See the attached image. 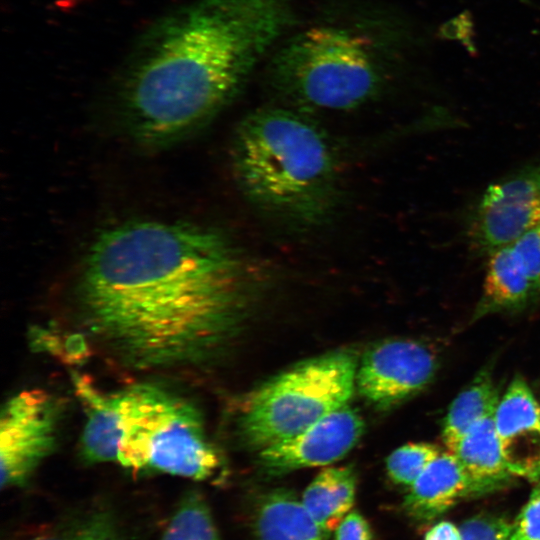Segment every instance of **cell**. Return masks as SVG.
I'll return each instance as SVG.
<instances>
[{
    "label": "cell",
    "mask_w": 540,
    "mask_h": 540,
    "mask_svg": "<svg viewBox=\"0 0 540 540\" xmlns=\"http://www.w3.org/2000/svg\"><path fill=\"white\" fill-rule=\"evenodd\" d=\"M357 367L354 353L337 351L303 361L273 377L242 409V440L260 451L346 406L356 385Z\"/></svg>",
    "instance_id": "6"
},
{
    "label": "cell",
    "mask_w": 540,
    "mask_h": 540,
    "mask_svg": "<svg viewBox=\"0 0 540 540\" xmlns=\"http://www.w3.org/2000/svg\"><path fill=\"white\" fill-rule=\"evenodd\" d=\"M539 225L540 163L488 187L473 216L470 235L476 248L491 253Z\"/></svg>",
    "instance_id": "9"
},
{
    "label": "cell",
    "mask_w": 540,
    "mask_h": 540,
    "mask_svg": "<svg viewBox=\"0 0 540 540\" xmlns=\"http://www.w3.org/2000/svg\"><path fill=\"white\" fill-rule=\"evenodd\" d=\"M511 540H540V484L512 522Z\"/></svg>",
    "instance_id": "24"
},
{
    "label": "cell",
    "mask_w": 540,
    "mask_h": 540,
    "mask_svg": "<svg viewBox=\"0 0 540 540\" xmlns=\"http://www.w3.org/2000/svg\"><path fill=\"white\" fill-rule=\"evenodd\" d=\"M270 80L290 107L348 111L376 96L382 74L369 41L345 29L314 27L275 55Z\"/></svg>",
    "instance_id": "4"
},
{
    "label": "cell",
    "mask_w": 540,
    "mask_h": 540,
    "mask_svg": "<svg viewBox=\"0 0 540 540\" xmlns=\"http://www.w3.org/2000/svg\"><path fill=\"white\" fill-rule=\"evenodd\" d=\"M438 366L432 350L415 340L390 339L371 347L356 372V387L371 404L388 409L422 391Z\"/></svg>",
    "instance_id": "8"
},
{
    "label": "cell",
    "mask_w": 540,
    "mask_h": 540,
    "mask_svg": "<svg viewBox=\"0 0 540 540\" xmlns=\"http://www.w3.org/2000/svg\"><path fill=\"white\" fill-rule=\"evenodd\" d=\"M122 466L205 480L219 468L199 409L159 385L136 384L120 392Z\"/></svg>",
    "instance_id": "5"
},
{
    "label": "cell",
    "mask_w": 540,
    "mask_h": 540,
    "mask_svg": "<svg viewBox=\"0 0 540 540\" xmlns=\"http://www.w3.org/2000/svg\"><path fill=\"white\" fill-rule=\"evenodd\" d=\"M451 453L471 477L491 490L513 478L501 453L493 415L464 434Z\"/></svg>",
    "instance_id": "17"
},
{
    "label": "cell",
    "mask_w": 540,
    "mask_h": 540,
    "mask_svg": "<svg viewBox=\"0 0 540 540\" xmlns=\"http://www.w3.org/2000/svg\"><path fill=\"white\" fill-rule=\"evenodd\" d=\"M504 462L513 477L540 478V405L522 377H515L493 415Z\"/></svg>",
    "instance_id": "11"
},
{
    "label": "cell",
    "mask_w": 540,
    "mask_h": 540,
    "mask_svg": "<svg viewBox=\"0 0 540 540\" xmlns=\"http://www.w3.org/2000/svg\"><path fill=\"white\" fill-rule=\"evenodd\" d=\"M465 540H511L512 522L493 515H477L461 525Z\"/></svg>",
    "instance_id": "23"
},
{
    "label": "cell",
    "mask_w": 540,
    "mask_h": 540,
    "mask_svg": "<svg viewBox=\"0 0 540 540\" xmlns=\"http://www.w3.org/2000/svg\"><path fill=\"white\" fill-rule=\"evenodd\" d=\"M32 540H123V538L112 519L95 514Z\"/></svg>",
    "instance_id": "21"
},
{
    "label": "cell",
    "mask_w": 540,
    "mask_h": 540,
    "mask_svg": "<svg viewBox=\"0 0 540 540\" xmlns=\"http://www.w3.org/2000/svg\"><path fill=\"white\" fill-rule=\"evenodd\" d=\"M256 540H325L302 500L291 492L275 490L258 502L253 516Z\"/></svg>",
    "instance_id": "15"
},
{
    "label": "cell",
    "mask_w": 540,
    "mask_h": 540,
    "mask_svg": "<svg viewBox=\"0 0 540 540\" xmlns=\"http://www.w3.org/2000/svg\"><path fill=\"white\" fill-rule=\"evenodd\" d=\"M75 393L85 411L81 455L89 463L117 462L121 439V394L100 390L84 374L73 372Z\"/></svg>",
    "instance_id": "13"
},
{
    "label": "cell",
    "mask_w": 540,
    "mask_h": 540,
    "mask_svg": "<svg viewBox=\"0 0 540 540\" xmlns=\"http://www.w3.org/2000/svg\"><path fill=\"white\" fill-rule=\"evenodd\" d=\"M441 452L431 443H407L388 456L387 473L395 483L409 488Z\"/></svg>",
    "instance_id": "20"
},
{
    "label": "cell",
    "mask_w": 540,
    "mask_h": 540,
    "mask_svg": "<svg viewBox=\"0 0 540 540\" xmlns=\"http://www.w3.org/2000/svg\"><path fill=\"white\" fill-rule=\"evenodd\" d=\"M424 540H465L460 526L450 521H439L425 534Z\"/></svg>",
    "instance_id": "27"
},
{
    "label": "cell",
    "mask_w": 540,
    "mask_h": 540,
    "mask_svg": "<svg viewBox=\"0 0 540 540\" xmlns=\"http://www.w3.org/2000/svg\"><path fill=\"white\" fill-rule=\"evenodd\" d=\"M231 155L242 194L267 216L305 229L334 215L341 195L336 150L305 111L271 106L249 113Z\"/></svg>",
    "instance_id": "3"
},
{
    "label": "cell",
    "mask_w": 540,
    "mask_h": 540,
    "mask_svg": "<svg viewBox=\"0 0 540 540\" xmlns=\"http://www.w3.org/2000/svg\"><path fill=\"white\" fill-rule=\"evenodd\" d=\"M532 284L534 293L540 295V225L536 226L510 244Z\"/></svg>",
    "instance_id": "22"
},
{
    "label": "cell",
    "mask_w": 540,
    "mask_h": 540,
    "mask_svg": "<svg viewBox=\"0 0 540 540\" xmlns=\"http://www.w3.org/2000/svg\"><path fill=\"white\" fill-rule=\"evenodd\" d=\"M162 540H220L208 505L199 495L192 493L183 499Z\"/></svg>",
    "instance_id": "19"
},
{
    "label": "cell",
    "mask_w": 540,
    "mask_h": 540,
    "mask_svg": "<svg viewBox=\"0 0 540 540\" xmlns=\"http://www.w3.org/2000/svg\"><path fill=\"white\" fill-rule=\"evenodd\" d=\"M499 400L490 373L482 370L452 401L443 420L441 437L447 451L452 452L473 426L494 415Z\"/></svg>",
    "instance_id": "18"
},
{
    "label": "cell",
    "mask_w": 540,
    "mask_h": 540,
    "mask_svg": "<svg viewBox=\"0 0 540 540\" xmlns=\"http://www.w3.org/2000/svg\"><path fill=\"white\" fill-rule=\"evenodd\" d=\"M61 408L40 389L23 390L6 401L0 421L2 488L23 484L54 450Z\"/></svg>",
    "instance_id": "7"
},
{
    "label": "cell",
    "mask_w": 540,
    "mask_h": 540,
    "mask_svg": "<svg viewBox=\"0 0 540 540\" xmlns=\"http://www.w3.org/2000/svg\"><path fill=\"white\" fill-rule=\"evenodd\" d=\"M363 432L362 417L346 405L303 432L258 451V464L269 476L331 464L343 458Z\"/></svg>",
    "instance_id": "10"
},
{
    "label": "cell",
    "mask_w": 540,
    "mask_h": 540,
    "mask_svg": "<svg viewBox=\"0 0 540 540\" xmlns=\"http://www.w3.org/2000/svg\"><path fill=\"white\" fill-rule=\"evenodd\" d=\"M357 477L352 467L323 469L306 487L302 503L319 525L325 538L352 511Z\"/></svg>",
    "instance_id": "16"
},
{
    "label": "cell",
    "mask_w": 540,
    "mask_h": 540,
    "mask_svg": "<svg viewBox=\"0 0 540 540\" xmlns=\"http://www.w3.org/2000/svg\"><path fill=\"white\" fill-rule=\"evenodd\" d=\"M291 0H195L155 21L122 63L118 103L133 134L165 143L240 92L290 25Z\"/></svg>",
    "instance_id": "2"
},
{
    "label": "cell",
    "mask_w": 540,
    "mask_h": 540,
    "mask_svg": "<svg viewBox=\"0 0 540 540\" xmlns=\"http://www.w3.org/2000/svg\"><path fill=\"white\" fill-rule=\"evenodd\" d=\"M257 276L221 232L185 222L128 221L100 233L78 286L80 325L135 370L193 368L239 332Z\"/></svg>",
    "instance_id": "1"
},
{
    "label": "cell",
    "mask_w": 540,
    "mask_h": 540,
    "mask_svg": "<svg viewBox=\"0 0 540 540\" xmlns=\"http://www.w3.org/2000/svg\"><path fill=\"white\" fill-rule=\"evenodd\" d=\"M472 24L469 16L460 15L441 28V34L446 38L461 40L463 43L471 47L469 43L471 36Z\"/></svg>",
    "instance_id": "26"
},
{
    "label": "cell",
    "mask_w": 540,
    "mask_h": 540,
    "mask_svg": "<svg viewBox=\"0 0 540 540\" xmlns=\"http://www.w3.org/2000/svg\"><path fill=\"white\" fill-rule=\"evenodd\" d=\"M334 540H373V533L366 518L352 510L335 529Z\"/></svg>",
    "instance_id": "25"
},
{
    "label": "cell",
    "mask_w": 540,
    "mask_h": 540,
    "mask_svg": "<svg viewBox=\"0 0 540 540\" xmlns=\"http://www.w3.org/2000/svg\"><path fill=\"white\" fill-rule=\"evenodd\" d=\"M489 491L466 472L453 453L445 451L409 487L404 507L418 520H432L467 497Z\"/></svg>",
    "instance_id": "12"
},
{
    "label": "cell",
    "mask_w": 540,
    "mask_h": 540,
    "mask_svg": "<svg viewBox=\"0 0 540 540\" xmlns=\"http://www.w3.org/2000/svg\"><path fill=\"white\" fill-rule=\"evenodd\" d=\"M535 298L532 284L511 246L492 251L475 317L520 310Z\"/></svg>",
    "instance_id": "14"
}]
</instances>
